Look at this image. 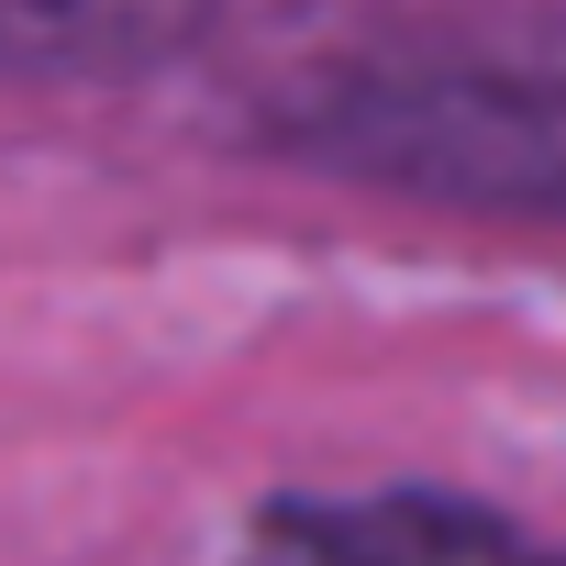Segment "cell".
<instances>
[{
	"instance_id": "cell-1",
	"label": "cell",
	"mask_w": 566,
	"mask_h": 566,
	"mask_svg": "<svg viewBox=\"0 0 566 566\" xmlns=\"http://www.w3.org/2000/svg\"><path fill=\"white\" fill-rule=\"evenodd\" d=\"M266 134L433 211L566 222V23H400L290 67Z\"/></svg>"
},
{
	"instance_id": "cell-2",
	"label": "cell",
	"mask_w": 566,
	"mask_h": 566,
	"mask_svg": "<svg viewBox=\"0 0 566 566\" xmlns=\"http://www.w3.org/2000/svg\"><path fill=\"white\" fill-rule=\"evenodd\" d=\"M233 566H566V555L444 489H356V500H266Z\"/></svg>"
},
{
	"instance_id": "cell-3",
	"label": "cell",
	"mask_w": 566,
	"mask_h": 566,
	"mask_svg": "<svg viewBox=\"0 0 566 566\" xmlns=\"http://www.w3.org/2000/svg\"><path fill=\"white\" fill-rule=\"evenodd\" d=\"M222 0H0V78H123L178 45Z\"/></svg>"
}]
</instances>
